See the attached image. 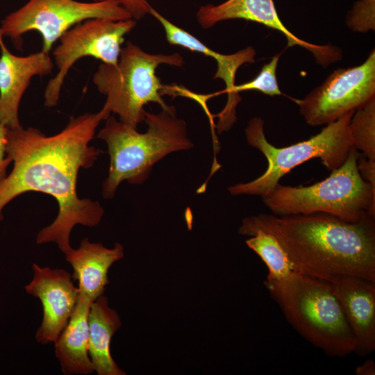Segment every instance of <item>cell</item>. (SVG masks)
<instances>
[{
	"mask_svg": "<svg viewBox=\"0 0 375 375\" xmlns=\"http://www.w3.org/2000/svg\"><path fill=\"white\" fill-rule=\"evenodd\" d=\"M144 122L147 129L141 133L109 116L99 132L97 138L106 142L110 158L103 183L104 199H112L124 181L144 183L154 164L168 154L193 147L186 123L177 117L174 106H168L158 113L147 112Z\"/></svg>",
	"mask_w": 375,
	"mask_h": 375,
	"instance_id": "3",
	"label": "cell"
},
{
	"mask_svg": "<svg viewBox=\"0 0 375 375\" xmlns=\"http://www.w3.org/2000/svg\"><path fill=\"white\" fill-rule=\"evenodd\" d=\"M92 301L79 292L74 310L66 326L56 338L54 352L65 375L93 374L89 356L88 313Z\"/></svg>",
	"mask_w": 375,
	"mask_h": 375,
	"instance_id": "18",
	"label": "cell"
},
{
	"mask_svg": "<svg viewBox=\"0 0 375 375\" xmlns=\"http://www.w3.org/2000/svg\"><path fill=\"white\" fill-rule=\"evenodd\" d=\"M359 151L352 147L344 162L324 180L308 186L278 183L262 198L274 215L323 212L349 222L375 218V189L358 169Z\"/></svg>",
	"mask_w": 375,
	"mask_h": 375,
	"instance_id": "4",
	"label": "cell"
},
{
	"mask_svg": "<svg viewBox=\"0 0 375 375\" xmlns=\"http://www.w3.org/2000/svg\"><path fill=\"white\" fill-rule=\"evenodd\" d=\"M375 98V51L361 65L335 70L305 98L297 100L312 126L328 124Z\"/></svg>",
	"mask_w": 375,
	"mask_h": 375,
	"instance_id": "10",
	"label": "cell"
},
{
	"mask_svg": "<svg viewBox=\"0 0 375 375\" xmlns=\"http://www.w3.org/2000/svg\"><path fill=\"white\" fill-rule=\"evenodd\" d=\"M149 14L160 23L165 31L166 40L170 44L181 46L190 51L203 53L212 57L217 62V69L213 78L222 79L226 84V89L208 95L209 97H212L222 93L228 94L226 107L218 115L219 121L217 128L220 131L229 129L235 120V110L238 103L233 94V89L235 85L236 72L242 65L254 62L255 49L251 47H248L233 54L219 53L208 47L190 33L174 24L151 6Z\"/></svg>",
	"mask_w": 375,
	"mask_h": 375,
	"instance_id": "14",
	"label": "cell"
},
{
	"mask_svg": "<svg viewBox=\"0 0 375 375\" xmlns=\"http://www.w3.org/2000/svg\"><path fill=\"white\" fill-rule=\"evenodd\" d=\"M250 217L276 237L297 273L325 281L348 275L375 283L374 219L349 222L323 212Z\"/></svg>",
	"mask_w": 375,
	"mask_h": 375,
	"instance_id": "2",
	"label": "cell"
},
{
	"mask_svg": "<svg viewBox=\"0 0 375 375\" xmlns=\"http://www.w3.org/2000/svg\"><path fill=\"white\" fill-rule=\"evenodd\" d=\"M93 1H112L125 9L134 20H140L149 14L150 4L147 0H92Z\"/></svg>",
	"mask_w": 375,
	"mask_h": 375,
	"instance_id": "23",
	"label": "cell"
},
{
	"mask_svg": "<svg viewBox=\"0 0 375 375\" xmlns=\"http://www.w3.org/2000/svg\"><path fill=\"white\" fill-rule=\"evenodd\" d=\"M353 147L375 160V98L353 114L349 123Z\"/></svg>",
	"mask_w": 375,
	"mask_h": 375,
	"instance_id": "20",
	"label": "cell"
},
{
	"mask_svg": "<svg viewBox=\"0 0 375 375\" xmlns=\"http://www.w3.org/2000/svg\"><path fill=\"white\" fill-rule=\"evenodd\" d=\"M238 233L250 236L246 244L267 267L265 283L279 303L291 292L297 274L288 253L276 237L256 224L250 216L243 219Z\"/></svg>",
	"mask_w": 375,
	"mask_h": 375,
	"instance_id": "16",
	"label": "cell"
},
{
	"mask_svg": "<svg viewBox=\"0 0 375 375\" xmlns=\"http://www.w3.org/2000/svg\"><path fill=\"white\" fill-rule=\"evenodd\" d=\"M92 18L115 21L132 19L125 9L112 1L28 0L8 15L1 21L0 28L3 36L17 42L28 31L39 32L42 38V51L49 53L65 32Z\"/></svg>",
	"mask_w": 375,
	"mask_h": 375,
	"instance_id": "8",
	"label": "cell"
},
{
	"mask_svg": "<svg viewBox=\"0 0 375 375\" xmlns=\"http://www.w3.org/2000/svg\"><path fill=\"white\" fill-rule=\"evenodd\" d=\"M8 131L6 126L0 124V184L6 178L7 168L12 161L6 151Z\"/></svg>",
	"mask_w": 375,
	"mask_h": 375,
	"instance_id": "24",
	"label": "cell"
},
{
	"mask_svg": "<svg viewBox=\"0 0 375 375\" xmlns=\"http://www.w3.org/2000/svg\"><path fill=\"white\" fill-rule=\"evenodd\" d=\"M356 374L358 375H374L375 364L373 360L369 359L362 365L356 369Z\"/></svg>",
	"mask_w": 375,
	"mask_h": 375,
	"instance_id": "26",
	"label": "cell"
},
{
	"mask_svg": "<svg viewBox=\"0 0 375 375\" xmlns=\"http://www.w3.org/2000/svg\"><path fill=\"white\" fill-rule=\"evenodd\" d=\"M32 280L25 285L27 294L38 298L42 306V319L36 331V341L53 343L66 326L79 297L71 274L60 268L32 266Z\"/></svg>",
	"mask_w": 375,
	"mask_h": 375,
	"instance_id": "11",
	"label": "cell"
},
{
	"mask_svg": "<svg viewBox=\"0 0 375 375\" xmlns=\"http://www.w3.org/2000/svg\"><path fill=\"white\" fill-rule=\"evenodd\" d=\"M0 28V124L9 129L22 127L18 117L22 97L35 76L50 74L53 64L49 53L26 56L12 54L3 41Z\"/></svg>",
	"mask_w": 375,
	"mask_h": 375,
	"instance_id": "13",
	"label": "cell"
},
{
	"mask_svg": "<svg viewBox=\"0 0 375 375\" xmlns=\"http://www.w3.org/2000/svg\"><path fill=\"white\" fill-rule=\"evenodd\" d=\"M89 356L98 375H125L110 353V342L121 326L115 310L110 307L103 294L91 303L88 317Z\"/></svg>",
	"mask_w": 375,
	"mask_h": 375,
	"instance_id": "19",
	"label": "cell"
},
{
	"mask_svg": "<svg viewBox=\"0 0 375 375\" xmlns=\"http://www.w3.org/2000/svg\"><path fill=\"white\" fill-rule=\"evenodd\" d=\"M280 55H276L268 62L265 64L259 74L251 81L241 85H235L233 89L235 99L239 103L240 97L239 92L256 90L270 96L281 95L276 79V68Z\"/></svg>",
	"mask_w": 375,
	"mask_h": 375,
	"instance_id": "21",
	"label": "cell"
},
{
	"mask_svg": "<svg viewBox=\"0 0 375 375\" xmlns=\"http://www.w3.org/2000/svg\"><path fill=\"white\" fill-rule=\"evenodd\" d=\"M197 19L203 28H209L219 22L229 19L256 22L285 35L288 47L299 45L310 51L317 62L324 67L341 58L338 47L309 43L292 34L281 21L273 0H227L218 5L208 4L199 9Z\"/></svg>",
	"mask_w": 375,
	"mask_h": 375,
	"instance_id": "12",
	"label": "cell"
},
{
	"mask_svg": "<svg viewBox=\"0 0 375 375\" xmlns=\"http://www.w3.org/2000/svg\"><path fill=\"white\" fill-rule=\"evenodd\" d=\"M278 303L293 327L328 355L355 352V337L329 283L297 273L291 292Z\"/></svg>",
	"mask_w": 375,
	"mask_h": 375,
	"instance_id": "7",
	"label": "cell"
},
{
	"mask_svg": "<svg viewBox=\"0 0 375 375\" xmlns=\"http://www.w3.org/2000/svg\"><path fill=\"white\" fill-rule=\"evenodd\" d=\"M348 26L356 32H367L375 29V0H360L356 2L347 15Z\"/></svg>",
	"mask_w": 375,
	"mask_h": 375,
	"instance_id": "22",
	"label": "cell"
},
{
	"mask_svg": "<svg viewBox=\"0 0 375 375\" xmlns=\"http://www.w3.org/2000/svg\"><path fill=\"white\" fill-rule=\"evenodd\" d=\"M354 112L351 111L326 124L308 140L284 147H276L270 144L264 133L263 119L252 118L245 129L247 141L265 156L267 168L256 179L231 186L228 191L232 195H255L262 199L274 189L283 176L312 158H320L331 172L338 168L353 147L349 123Z\"/></svg>",
	"mask_w": 375,
	"mask_h": 375,
	"instance_id": "6",
	"label": "cell"
},
{
	"mask_svg": "<svg viewBox=\"0 0 375 375\" xmlns=\"http://www.w3.org/2000/svg\"><path fill=\"white\" fill-rule=\"evenodd\" d=\"M326 281L331 285L353 333L355 352L360 356L370 353L375 349V283L348 275Z\"/></svg>",
	"mask_w": 375,
	"mask_h": 375,
	"instance_id": "15",
	"label": "cell"
},
{
	"mask_svg": "<svg viewBox=\"0 0 375 375\" xmlns=\"http://www.w3.org/2000/svg\"><path fill=\"white\" fill-rule=\"evenodd\" d=\"M110 115L102 108L97 113L72 117L52 136L32 127L8 128L6 151L14 165L0 184V222L2 210L11 200L34 191L50 194L58 204L54 221L37 234L38 244L54 242L66 255L73 249L70 235L76 225H98L104 210L98 201L78 197L76 181L79 169L91 167L101 153L89 143L99 123Z\"/></svg>",
	"mask_w": 375,
	"mask_h": 375,
	"instance_id": "1",
	"label": "cell"
},
{
	"mask_svg": "<svg viewBox=\"0 0 375 375\" xmlns=\"http://www.w3.org/2000/svg\"><path fill=\"white\" fill-rule=\"evenodd\" d=\"M136 26L133 19L111 20L88 19L65 32L53 55L58 72L47 83L44 105L56 106L64 80L72 65L79 59L92 56L103 63L115 65L119 59L124 36Z\"/></svg>",
	"mask_w": 375,
	"mask_h": 375,
	"instance_id": "9",
	"label": "cell"
},
{
	"mask_svg": "<svg viewBox=\"0 0 375 375\" xmlns=\"http://www.w3.org/2000/svg\"><path fill=\"white\" fill-rule=\"evenodd\" d=\"M65 260L73 269V280L78 281L79 292L92 301L103 294L109 283L108 274L110 267L124 258V247L115 243L111 249L88 238L83 239L78 248L72 249Z\"/></svg>",
	"mask_w": 375,
	"mask_h": 375,
	"instance_id": "17",
	"label": "cell"
},
{
	"mask_svg": "<svg viewBox=\"0 0 375 375\" xmlns=\"http://www.w3.org/2000/svg\"><path fill=\"white\" fill-rule=\"evenodd\" d=\"M358 169L363 179L375 189V160H369L359 152Z\"/></svg>",
	"mask_w": 375,
	"mask_h": 375,
	"instance_id": "25",
	"label": "cell"
},
{
	"mask_svg": "<svg viewBox=\"0 0 375 375\" xmlns=\"http://www.w3.org/2000/svg\"><path fill=\"white\" fill-rule=\"evenodd\" d=\"M184 63L178 53H149L128 41L122 48L115 65L101 63L93 76L99 92L106 97L103 106L119 116L120 122L134 128L144 121V106L156 103L166 108L162 99L165 85L156 75L161 65L181 67Z\"/></svg>",
	"mask_w": 375,
	"mask_h": 375,
	"instance_id": "5",
	"label": "cell"
}]
</instances>
